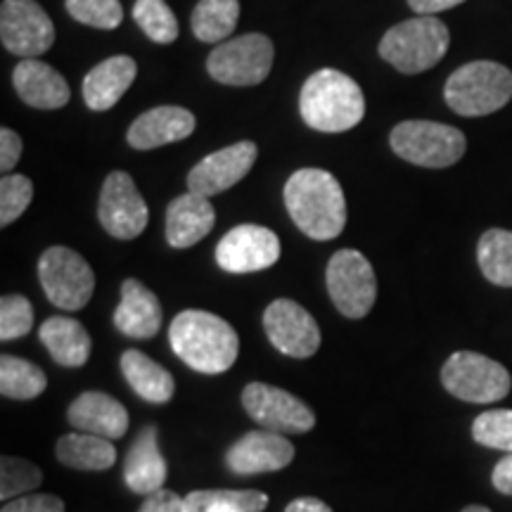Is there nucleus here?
<instances>
[{"instance_id":"nucleus-1","label":"nucleus","mask_w":512,"mask_h":512,"mask_svg":"<svg viewBox=\"0 0 512 512\" xmlns=\"http://www.w3.org/2000/svg\"><path fill=\"white\" fill-rule=\"evenodd\" d=\"M285 207L311 240H335L347 226V200L339 181L323 169H299L285 183Z\"/></svg>"},{"instance_id":"nucleus-2","label":"nucleus","mask_w":512,"mask_h":512,"mask_svg":"<svg viewBox=\"0 0 512 512\" xmlns=\"http://www.w3.org/2000/svg\"><path fill=\"white\" fill-rule=\"evenodd\" d=\"M169 342L185 366L204 375L226 373L240 354V339L233 325L200 309L178 313L169 328Z\"/></svg>"},{"instance_id":"nucleus-3","label":"nucleus","mask_w":512,"mask_h":512,"mask_svg":"<svg viewBox=\"0 0 512 512\" xmlns=\"http://www.w3.org/2000/svg\"><path fill=\"white\" fill-rule=\"evenodd\" d=\"M299 112L313 131L344 133L366 117V98L351 76L337 69H320L304 83Z\"/></svg>"},{"instance_id":"nucleus-4","label":"nucleus","mask_w":512,"mask_h":512,"mask_svg":"<svg viewBox=\"0 0 512 512\" xmlns=\"http://www.w3.org/2000/svg\"><path fill=\"white\" fill-rule=\"evenodd\" d=\"M451 46L446 24L432 15H422L396 24L382 36L380 55L401 74H422L444 60Z\"/></svg>"},{"instance_id":"nucleus-5","label":"nucleus","mask_w":512,"mask_h":512,"mask_svg":"<svg viewBox=\"0 0 512 512\" xmlns=\"http://www.w3.org/2000/svg\"><path fill=\"white\" fill-rule=\"evenodd\" d=\"M444 98L463 117L494 114L512 100V72L498 62H470L448 76Z\"/></svg>"},{"instance_id":"nucleus-6","label":"nucleus","mask_w":512,"mask_h":512,"mask_svg":"<svg viewBox=\"0 0 512 512\" xmlns=\"http://www.w3.org/2000/svg\"><path fill=\"white\" fill-rule=\"evenodd\" d=\"M392 150L415 166L446 169L460 162L467 140L456 126L437 121H403L392 131Z\"/></svg>"},{"instance_id":"nucleus-7","label":"nucleus","mask_w":512,"mask_h":512,"mask_svg":"<svg viewBox=\"0 0 512 512\" xmlns=\"http://www.w3.org/2000/svg\"><path fill=\"white\" fill-rule=\"evenodd\" d=\"M38 278L48 302L64 311H81L95 292L93 268L69 247H48L38 261Z\"/></svg>"},{"instance_id":"nucleus-8","label":"nucleus","mask_w":512,"mask_h":512,"mask_svg":"<svg viewBox=\"0 0 512 512\" xmlns=\"http://www.w3.org/2000/svg\"><path fill=\"white\" fill-rule=\"evenodd\" d=\"M441 382L446 392L460 401L496 403L510 394V373L494 358L458 351L441 368Z\"/></svg>"},{"instance_id":"nucleus-9","label":"nucleus","mask_w":512,"mask_h":512,"mask_svg":"<svg viewBox=\"0 0 512 512\" xmlns=\"http://www.w3.org/2000/svg\"><path fill=\"white\" fill-rule=\"evenodd\" d=\"M273 67V43L264 34L228 38L211 50L207 72L226 86H256L266 81Z\"/></svg>"},{"instance_id":"nucleus-10","label":"nucleus","mask_w":512,"mask_h":512,"mask_svg":"<svg viewBox=\"0 0 512 512\" xmlns=\"http://www.w3.org/2000/svg\"><path fill=\"white\" fill-rule=\"evenodd\" d=\"M328 292L337 311L347 318L368 316L377 299V280L370 261L356 249H339L332 254L328 271Z\"/></svg>"},{"instance_id":"nucleus-11","label":"nucleus","mask_w":512,"mask_h":512,"mask_svg":"<svg viewBox=\"0 0 512 512\" xmlns=\"http://www.w3.org/2000/svg\"><path fill=\"white\" fill-rule=\"evenodd\" d=\"M242 408L264 430L306 434L316 427V413L297 396L273 384L252 382L242 389Z\"/></svg>"},{"instance_id":"nucleus-12","label":"nucleus","mask_w":512,"mask_h":512,"mask_svg":"<svg viewBox=\"0 0 512 512\" xmlns=\"http://www.w3.org/2000/svg\"><path fill=\"white\" fill-rule=\"evenodd\" d=\"M0 41L12 55L38 57L55 43V27L36 0H3L0 8Z\"/></svg>"},{"instance_id":"nucleus-13","label":"nucleus","mask_w":512,"mask_h":512,"mask_svg":"<svg viewBox=\"0 0 512 512\" xmlns=\"http://www.w3.org/2000/svg\"><path fill=\"white\" fill-rule=\"evenodd\" d=\"M98 216L102 228L117 240H133L147 228L150 211L126 171H112L105 178L100 190Z\"/></svg>"},{"instance_id":"nucleus-14","label":"nucleus","mask_w":512,"mask_h":512,"mask_svg":"<svg viewBox=\"0 0 512 512\" xmlns=\"http://www.w3.org/2000/svg\"><path fill=\"white\" fill-rule=\"evenodd\" d=\"M264 330L280 354L290 358H311L320 349V328L316 318L292 299H275L264 311Z\"/></svg>"},{"instance_id":"nucleus-15","label":"nucleus","mask_w":512,"mask_h":512,"mask_svg":"<svg viewBox=\"0 0 512 512\" xmlns=\"http://www.w3.org/2000/svg\"><path fill=\"white\" fill-rule=\"evenodd\" d=\"M280 259V240L273 230L245 223L228 230L216 247V264L226 273H256Z\"/></svg>"},{"instance_id":"nucleus-16","label":"nucleus","mask_w":512,"mask_h":512,"mask_svg":"<svg viewBox=\"0 0 512 512\" xmlns=\"http://www.w3.org/2000/svg\"><path fill=\"white\" fill-rule=\"evenodd\" d=\"M294 460L292 441L280 432L254 430L240 437L226 453V465L230 472L242 477L266 475V472L285 470Z\"/></svg>"},{"instance_id":"nucleus-17","label":"nucleus","mask_w":512,"mask_h":512,"mask_svg":"<svg viewBox=\"0 0 512 512\" xmlns=\"http://www.w3.org/2000/svg\"><path fill=\"white\" fill-rule=\"evenodd\" d=\"M256 145L252 140L228 145L214 155L204 157L188 174V190L202 197H214L240 183L256 162Z\"/></svg>"},{"instance_id":"nucleus-18","label":"nucleus","mask_w":512,"mask_h":512,"mask_svg":"<svg viewBox=\"0 0 512 512\" xmlns=\"http://www.w3.org/2000/svg\"><path fill=\"white\" fill-rule=\"evenodd\" d=\"M195 124V114L185 107H155V110H147L133 121L126 140L133 150H155V147L190 138Z\"/></svg>"},{"instance_id":"nucleus-19","label":"nucleus","mask_w":512,"mask_h":512,"mask_svg":"<svg viewBox=\"0 0 512 512\" xmlns=\"http://www.w3.org/2000/svg\"><path fill=\"white\" fill-rule=\"evenodd\" d=\"M12 83H15L19 98L36 110H60L72 98L64 76L38 57L19 62L15 74H12Z\"/></svg>"},{"instance_id":"nucleus-20","label":"nucleus","mask_w":512,"mask_h":512,"mask_svg":"<svg viewBox=\"0 0 512 512\" xmlns=\"http://www.w3.org/2000/svg\"><path fill=\"white\" fill-rule=\"evenodd\" d=\"M69 425L76 432L95 434L105 439H121L128 430V411L124 403L105 392H86L74 399L67 411Z\"/></svg>"},{"instance_id":"nucleus-21","label":"nucleus","mask_w":512,"mask_h":512,"mask_svg":"<svg viewBox=\"0 0 512 512\" xmlns=\"http://www.w3.org/2000/svg\"><path fill=\"white\" fill-rule=\"evenodd\" d=\"M114 325L121 335L131 339H150L162 328V304L157 294L128 278L121 283V302L114 311Z\"/></svg>"},{"instance_id":"nucleus-22","label":"nucleus","mask_w":512,"mask_h":512,"mask_svg":"<svg viewBox=\"0 0 512 512\" xmlns=\"http://www.w3.org/2000/svg\"><path fill=\"white\" fill-rule=\"evenodd\" d=\"M216 211L209 197L185 192L166 209V242L176 249H190L214 230Z\"/></svg>"},{"instance_id":"nucleus-23","label":"nucleus","mask_w":512,"mask_h":512,"mask_svg":"<svg viewBox=\"0 0 512 512\" xmlns=\"http://www.w3.org/2000/svg\"><path fill=\"white\" fill-rule=\"evenodd\" d=\"M124 482L133 494L150 496L164 489L166 482V460L159 451L157 427L147 425L133 441L126 453Z\"/></svg>"},{"instance_id":"nucleus-24","label":"nucleus","mask_w":512,"mask_h":512,"mask_svg":"<svg viewBox=\"0 0 512 512\" xmlns=\"http://www.w3.org/2000/svg\"><path fill=\"white\" fill-rule=\"evenodd\" d=\"M136 74L138 64L128 55H114L110 60L100 62L83 79V102L93 112L112 110L136 81Z\"/></svg>"},{"instance_id":"nucleus-25","label":"nucleus","mask_w":512,"mask_h":512,"mask_svg":"<svg viewBox=\"0 0 512 512\" xmlns=\"http://www.w3.org/2000/svg\"><path fill=\"white\" fill-rule=\"evenodd\" d=\"M38 335H41V342L46 344L53 361L64 368H81L91 358V335L79 320L53 316L41 325Z\"/></svg>"},{"instance_id":"nucleus-26","label":"nucleus","mask_w":512,"mask_h":512,"mask_svg":"<svg viewBox=\"0 0 512 512\" xmlns=\"http://www.w3.org/2000/svg\"><path fill=\"white\" fill-rule=\"evenodd\" d=\"M121 373L133 392L150 403H169L176 392L174 375L138 349L121 354Z\"/></svg>"},{"instance_id":"nucleus-27","label":"nucleus","mask_w":512,"mask_h":512,"mask_svg":"<svg viewBox=\"0 0 512 512\" xmlns=\"http://www.w3.org/2000/svg\"><path fill=\"white\" fill-rule=\"evenodd\" d=\"M57 460L72 470L83 472H105L117 463V448L112 439L95 437L86 432H72L57 441Z\"/></svg>"},{"instance_id":"nucleus-28","label":"nucleus","mask_w":512,"mask_h":512,"mask_svg":"<svg viewBox=\"0 0 512 512\" xmlns=\"http://www.w3.org/2000/svg\"><path fill=\"white\" fill-rule=\"evenodd\" d=\"M240 19L238 0H200L192 10V34L202 43L228 41Z\"/></svg>"},{"instance_id":"nucleus-29","label":"nucleus","mask_w":512,"mask_h":512,"mask_svg":"<svg viewBox=\"0 0 512 512\" xmlns=\"http://www.w3.org/2000/svg\"><path fill=\"white\" fill-rule=\"evenodd\" d=\"M188 512H264L268 496L254 489H200L185 496Z\"/></svg>"},{"instance_id":"nucleus-30","label":"nucleus","mask_w":512,"mask_h":512,"mask_svg":"<svg viewBox=\"0 0 512 512\" xmlns=\"http://www.w3.org/2000/svg\"><path fill=\"white\" fill-rule=\"evenodd\" d=\"M46 387L48 377L34 363L8 354L0 358V394L5 399L31 401L46 392Z\"/></svg>"},{"instance_id":"nucleus-31","label":"nucleus","mask_w":512,"mask_h":512,"mask_svg":"<svg viewBox=\"0 0 512 512\" xmlns=\"http://www.w3.org/2000/svg\"><path fill=\"white\" fill-rule=\"evenodd\" d=\"M484 278L498 287H512V230H486L477 247Z\"/></svg>"},{"instance_id":"nucleus-32","label":"nucleus","mask_w":512,"mask_h":512,"mask_svg":"<svg viewBox=\"0 0 512 512\" xmlns=\"http://www.w3.org/2000/svg\"><path fill=\"white\" fill-rule=\"evenodd\" d=\"M133 19L143 34L155 43H174L178 38V22L166 0H136L133 5Z\"/></svg>"},{"instance_id":"nucleus-33","label":"nucleus","mask_w":512,"mask_h":512,"mask_svg":"<svg viewBox=\"0 0 512 512\" xmlns=\"http://www.w3.org/2000/svg\"><path fill=\"white\" fill-rule=\"evenodd\" d=\"M43 482V472L24 458L3 456L0 460V498L5 503L34 491Z\"/></svg>"},{"instance_id":"nucleus-34","label":"nucleus","mask_w":512,"mask_h":512,"mask_svg":"<svg viewBox=\"0 0 512 512\" xmlns=\"http://www.w3.org/2000/svg\"><path fill=\"white\" fill-rule=\"evenodd\" d=\"M67 12L76 22L93 29H117L124 19L119 0H67Z\"/></svg>"},{"instance_id":"nucleus-35","label":"nucleus","mask_w":512,"mask_h":512,"mask_svg":"<svg viewBox=\"0 0 512 512\" xmlns=\"http://www.w3.org/2000/svg\"><path fill=\"white\" fill-rule=\"evenodd\" d=\"M472 437L486 448L512 453V411L498 408L482 413L472 425Z\"/></svg>"},{"instance_id":"nucleus-36","label":"nucleus","mask_w":512,"mask_h":512,"mask_svg":"<svg viewBox=\"0 0 512 512\" xmlns=\"http://www.w3.org/2000/svg\"><path fill=\"white\" fill-rule=\"evenodd\" d=\"M34 200V183L22 174H5L0 181V226H10Z\"/></svg>"},{"instance_id":"nucleus-37","label":"nucleus","mask_w":512,"mask_h":512,"mask_svg":"<svg viewBox=\"0 0 512 512\" xmlns=\"http://www.w3.org/2000/svg\"><path fill=\"white\" fill-rule=\"evenodd\" d=\"M31 328H34V309L29 299L22 294H5L0 299V339L12 342L29 335Z\"/></svg>"},{"instance_id":"nucleus-38","label":"nucleus","mask_w":512,"mask_h":512,"mask_svg":"<svg viewBox=\"0 0 512 512\" xmlns=\"http://www.w3.org/2000/svg\"><path fill=\"white\" fill-rule=\"evenodd\" d=\"M0 512H64V501L50 494H31L12 498Z\"/></svg>"},{"instance_id":"nucleus-39","label":"nucleus","mask_w":512,"mask_h":512,"mask_svg":"<svg viewBox=\"0 0 512 512\" xmlns=\"http://www.w3.org/2000/svg\"><path fill=\"white\" fill-rule=\"evenodd\" d=\"M138 512H188V503L176 491L159 489L155 494L145 496L143 505Z\"/></svg>"},{"instance_id":"nucleus-40","label":"nucleus","mask_w":512,"mask_h":512,"mask_svg":"<svg viewBox=\"0 0 512 512\" xmlns=\"http://www.w3.org/2000/svg\"><path fill=\"white\" fill-rule=\"evenodd\" d=\"M19 157H22V138L12 128H0V169L3 174H12Z\"/></svg>"},{"instance_id":"nucleus-41","label":"nucleus","mask_w":512,"mask_h":512,"mask_svg":"<svg viewBox=\"0 0 512 512\" xmlns=\"http://www.w3.org/2000/svg\"><path fill=\"white\" fill-rule=\"evenodd\" d=\"M491 482H494V486L501 494L512 496V453L503 460H498V465L494 467V475H491Z\"/></svg>"},{"instance_id":"nucleus-42","label":"nucleus","mask_w":512,"mask_h":512,"mask_svg":"<svg viewBox=\"0 0 512 512\" xmlns=\"http://www.w3.org/2000/svg\"><path fill=\"white\" fill-rule=\"evenodd\" d=\"M460 3H465V0H408L411 10L418 12V15H437V12L451 10Z\"/></svg>"},{"instance_id":"nucleus-43","label":"nucleus","mask_w":512,"mask_h":512,"mask_svg":"<svg viewBox=\"0 0 512 512\" xmlns=\"http://www.w3.org/2000/svg\"><path fill=\"white\" fill-rule=\"evenodd\" d=\"M285 512H332V508L328 503L320 501V498L302 496V498H294V501L285 508Z\"/></svg>"},{"instance_id":"nucleus-44","label":"nucleus","mask_w":512,"mask_h":512,"mask_svg":"<svg viewBox=\"0 0 512 512\" xmlns=\"http://www.w3.org/2000/svg\"><path fill=\"white\" fill-rule=\"evenodd\" d=\"M463 512H491V510L484 508V505H467Z\"/></svg>"}]
</instances>
